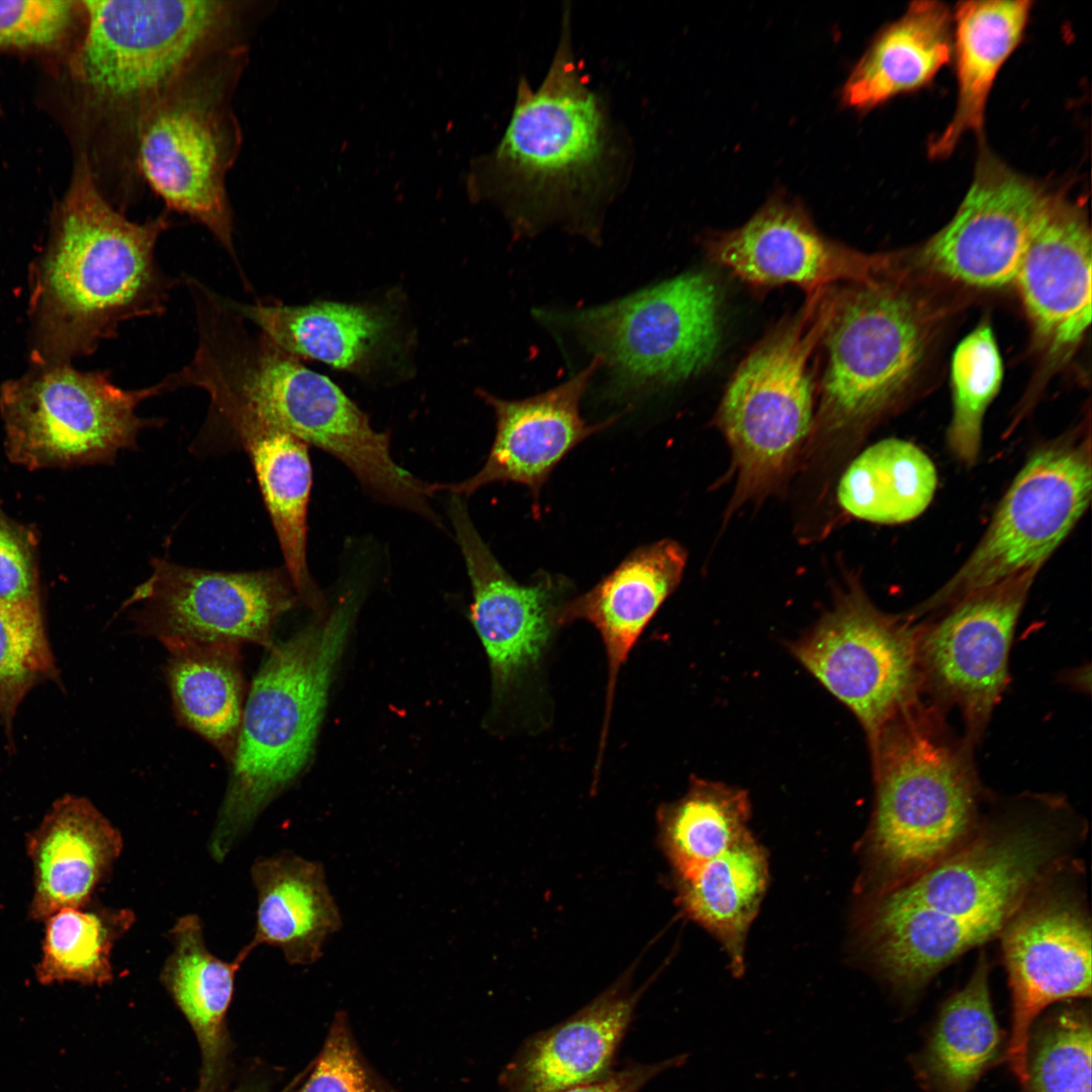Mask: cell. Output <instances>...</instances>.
Instances as JSON below:
<instances>
[{
	"instance_id": "obj_1",
	"label": "cell",
	"mask_w": 1092,
	"mask_h": 1092,
	"mask_svg": "<svg viewBox=\"0 0 1092 1092\" xmlns=\"http://www.w3.org/2000/svg\"><path fill=\"white\" fill-rule=\"evenodd\" d=\"M196 310L198 345L176 372L181 387L205 390L217 416L252 417L333 455L377 500L442 526L431 506L432 484L394 461L389 434L376 431L336 383L262 333H250L223 298L206 297Z\"/></svg>"
},
{
	"instance_id": "obj_2",
	"label": "cell",
	"mask_w": 1092,
	"mask_h": 1092,
	"mask_svg": "<svg viewBox=\"0 0 1092 1092\" xmlns=\"http://www.w3.org/2000/svg\"><path fill=\"white\" fill-rule=\"evenodd\" d=\"M76 76L105 135L111 202L146 187L136 166L144 117L205 56L252 40L271 6L259 0H86Z\"/></svg>"
},
{
	"instance_id": "obj_3",
	"label": "cell",
	"mask_w": 1092,
	"mask_h": 1092,
	"mask_svg": "<svg viewBox=\"0 0 1092 1092\" xmlns=\"http://www.w3.org/2000/svg\"><path fill=\"white\" fill-rule=\"evenodd\" d=\"M869 743L876 795L864 852L867 883L878 896L966 843L981 823L982 794L973 743L921 698Z\"/></svg>"
},
{
	"instance_id": "obj_4",
	"label": "cell",
	"mask_w": 1092,
	"mask_h": 1092,
	"mask_svg": "<svg viewBox=\"0 0 1092 1092\" xmlns=\"http://www.w3.org/2000/svg\"><path fill=\"white\" fill-rule=\"evenodd\" d=\"M169 214L128 219L81 158L41 275L44 316L68 348L90 351L119 324L164 312L173 282L155 249L171 226Z\"/></svg>"
},
{
	"instance_id": "obj_5",
	"label": "cell",
	"mask_w": 1092,
	"mask_h": 1092,
	"mask_svg": "<svg viewBox=\"0 0 1092 1092\" xmlns=\"http://www.w3.org/2000/svg\"><path fill=\"white\" fill-rule=\"evenodd\" d=\"M357 602L355 592L347 593L322 622L269 649L246 698L229 785L209 840L216 861L230 854L307 763Z\"/></svg>"
},
{
	"instance_id": "obj_6",
	"label": "cell",
	"mask_w": 1092,
	"mask_h": 1092,
	"mask_svg": "<svg viewBox=\"0 0 1092 1092\" xmlns=\"http://www.w3.org/2000/svg\"><path fill=\"white\" fill-rule=\"evenodd\" d=\"M1008 809L981 821L951 854L874 900L912 910L970 949L999 935L1026 895L1065 866L1075 827L1058 798L1028 796Z\"/></svg>"
},
{
	"instance_id": "obj_7",
	"label": "cell",
	"mask_w": 1092,
	"mask_h": 1092,
	"mask_svg": "<svg viewBox=\"0 0 1092 1092\" xmlns=\"http://www.w3.org/2000/svg\"><path fill=\"white\" fill-rule=\"evenodd\" d=\"M250 52L251 43L235 44L189 67L147 112L136 149L141 179L164 210L206 228L232 256L226 181L243 147L235 99Z\"/></svg>"
},
{
	"instance_id": "obj_8",
	"label": "cell",
	"mask_w": 1092,
	"mask_h": 1092,
	"mask_svg": "<svg viewBox=\"0 0 1092 1092\" xmlns=\"http://www.w3.org/2000/svg\"><path fill=\"white\" fill-rule=\"evenodd\" d=\"M833 305L834 298L810 303L755 347L728 384L718 422L732 451L736 502L774 486L810 430L813 395L807 364Z\"/></svg>"
},
{
	"instance_id": "obj_9",
	"label": "cell",
	"mask_w": 1092,
	"mask_h": 1092,
	"mask_svg": "<svg viewBox=\"0 0 1092 1092\" xmlns=\"http://www.w3.org/2000/svg\"><path fill=\"white\" fill-rule=\"evenodd\" d=\"M598 96L566 47L536 90L522 83L492 155L504 189L531 207L588 196L606 173L609 132Z\"/></svg>"
},
{
	"instance_id": "obj_10",
	"label": "cell",
	"mask_w": 1092,
	"mask_h": 1092,
	"mask_svg": "<svg viewBox=\"0 0 1092 1092\" xmlns=\"http://www.w3.org/2000/svg\"><path fill=\"white\" fill-rule=\"evenodd\" d=\"M179 387L174 374L140 389H122L106 374L56 366L8 382L0 410L10 461L28 469L111 461L158 421L135 414L147 398Z\"/></svg>"
},
{
	"instance_id": "obj_11",
	"label": "cell",
	"mask_w": 1092,
	"mask_h": 1092,
	"mask_svg": "<svg viewBox=\"0 0 1092 1092\" xmlns=\"http://www.w3.org/2000/svg\"><path fill=\"white\" fill-rule=\"evenodd\" d=\"M574 331L606 364L619 390L644 393L705 368L719 343V292L712 278L689 272L583 309Z\"/></svg>"
},
{
	"instance_id": "obj_12",
	"label": "cell",
	"mask_w": 1092,
	"mask_h": 1092,
	"mask_svg": "<svg viewBox=\"0 0 1092 1092\" xmlns=\"http://www.w3.org/2000/svg\"><path fill=\"white\" fill-rule=\"evenodd\" d=\"M1091 489L1089 445L1066 442L1033 453L971 555L911 617L921 618L1015 576L1036 574L1086 511Z\"/></svg>"
},
{
	"instance_id": "obj_13",
	"label": "cell",
	"mask_w": 1092,
	"mask_h": 1092,
	"mask_svg": "<svg viewBox=\"0 0 1092 1092\" xmlns=\"http://www.w3.org/2000/svg\"><path fill=\"white\" fill-rule=\"evenodd\" d=\"M918 632L908 617L880 611L852 587L788 648L850 710L870 742L922 696Z\"/></svg>"
},
{
	"instance_id": "obj_14",
	"label": "cell",
	"mask_w": 1092,
	"mask_h": 1092,
	"mask_svg": "<svg viewBox=\"0 0 1092 1092\" xmlns=\"http://www.w3.org/2000/svg\"><path fill=\"white\" fill-rule=\"evenodd\" d=\"M824 335L823 415L845 426L874 417L906 388L921 365L929 332L917 300L879 279L835 298Z\"/></svg>"
},
{
	"instance_id": "obj_15",
	"label": "cell",
	"mask_w": 1092,
	"mask_h": 1092,
	"mask_svg": "<svg viewBox=\"0 0 1092 1092\" xmlns=\"http://www.w3.org/2000/svg\"><path fill=\"white\" fill-rule=\"evenodd\" d=\"M1063 868L1026 895L999 934L1012 1010L1005 1053L1022 1086L1040 1013L1054 1003L1091 996L1090 916L1083 896L1059 883Z\"/></svg>"
},
{
	"instance_id": "obj_16",
	"label": "cell",
	"mask_w": 1092,
	"mask_h": 1092,
	"mask_svg": "<svg viewBox=\"0 0 1092 1092\" xmlns=\"http://www.w3.org/2000/svg\"><path fill=\"white\" fill-rule=\"evenodd\" d=\"M126 601L138 630L171 643H252L271 649L279 617L298 599L280 569L214 571L153 559Z\"/></svg>"
},
{
	"instance_id": "obj_17",
	"label": "cell",
	"mask_w": 1092,
	"mask_h": 1092,
	"mask_svg": "<svg viewBox=\"0 0 1092 1092\" xmlns=\"http://www.w3.org/2000/svg\"><path fill=\"white\" fill-rule=\"evenodd\" d=\"M1034 577L1023 574L974 593L919 628L921 695H930L940 711L956 708L973 744L1006 688L1013 633Z\"/></svg>"
},
{
	"instance_id": "obj_18",
	"label": "cell",
	"mask_w": 1092,
	"mask_h": 1092,
	"mask_svg": "<svg viewBox=\"0 0 1092 1092\" xmlns=\"http://www.w3.org/2000/svg\"><path fill=\"white\" fill-rule=\"evenodd\" d=\"M449 518L470 579V620L489 662L494 698L502 701L539 667L571 584L544 571L526 583L515 580L479 535L462 496L451 494Z\"/></svg>"
},
{
	"instance_id": "obj_19",
	"label": "cell",
	"mask_w": 1092,
	"mask_h": 1092,
	"mask_svg": "<svg viewBox=\"0 0 1092 1092\" xmlns=\"http://www.w3.org/2000/svg\"><path fill=\"white\" fill-rule=\"evenodd\" d=\"M1051 195L983 148L954 216L923 250L938 273L997 288L1014 282Z\"/></svg>"
},
{
	"instance_id": "obj_20",
	"label": "cell",
	"mask_w": 1092,
	"mask_h": 1092,
	"mask_svg": "<svg viewBox=\"0 0 1092 1092\" xmlns=\"http://www.w3.org/2000/svg\"><path fill=\"white\" fill-rule=\"evenodd\" d=\"M600 367L602 361L595 357L569 380L525 399L506 400L480 392L496 421L486 461L476 474L463 481L432 484L434 492L469 496L490 483L514 482L530 490L537 512L541 488L557 464L579 443L617 420L615 417L590 425L579 413L582 395Z\"/></svg>"
},
{
	"instance_id": "obj_21",
	"label": "cell",
	"mask_w": 1092,
	"mask_h": 1092,
	"mask_svg": "<svg viewBox=\"0 0 1092 1092\" xmlns=\"http://www.w3.org/2000/svg\"><path fill=\"white\" fill-rule=\"evenodd\" d=\"M708 250L714 261L749 283H791L810 292L837 281L879 280L884 269L883 259L827 239L800 207L781 200L714 238Z\"/></svg>"
},
{
	"instance_id": "obj_22",
	"label": "cell",
	"mask_w": 1092,
	"mask_h": 1092,
	"mask_svg": "<svg viewBox=\"0 0 1092 1092\" xmlns=\"http://www.w3.org/2000/svg\"><path fill=\"white\" fill-rule=\"evenodd\" d=\"M1014 283L1052 352L1081 341L1091 322V234L1079 208L1051 196Z\"/></svg>"
},
{
	"instance_id": "obj_23",
	"label": "cell",
	"mask_w": 1092,
	"mask_h": 1092,
	"mask_svg": "<svg viewBox=\"0 0 1092 1092\" xmlns=\"http://www.w3.org/2000/svg\"><path fill=\"white\" fill-rule=\"evenodd\" d=\"M687 552L661 540L631 552L589 590L567 599L558 609V627L590 623L606 651L608 681L599 755L604 752L618 675L636 642L664 601L680 582Z\"/></svg>"
},
{
	"instance_id": "obj_24",
	"label": "cell",
	"mask_w": 1092,
	"mask_h": 1092,
	"mask_svg": "<svg viewBox=\"0 0 1092 1092\" xmlns=\"http://www.w3.org/2000/svg\"><path fill=\"white\" fill-rule=\"evenodd\" d=\"M640 994L621 982L529 1037L502 1073L500 1092H563L608 1074Z\"/></svg>"
},
{
	"instance_id": "obj_25",
	"label": "cell",
	"mask_w": 1092,
	"mask_h": 1092,
	"mask_svg": "<svg viewBox=\"0 0 1092 1092\" xmlns=\"http://www.w3.org/2000/svg\"><path fill=\"white\" fill-rule=\"evenodd\" d=\"M122 848L120 831L89 800L67 795L55 802L27 839L30 917L44 922L63 908L89 904Z\"/></svg>"
},
{
	"instance_id": "obj_26",
	"label": "cell",
	"mask_w": 1092,
	"mask_h": 1092,
	"mask_svg": "<svg viewBox=\"0 0 1092 1092\" xmlns=\"http://www.w3.org/2000/svg\"><path fill=\"white\" fill-rule=\"evenodd\" d=\"M257 893L256 924L248 954L263 944L280 949L292 966H309L342 928L325 867L291 851L257 857L251 866Z\"/></svg>"
},
{
	"instance_id": "obj_27",
	"label": "cell",
	"mask_w": 1092,
	"mask_h": 1092,
	"mask_svg": "<svg viewBox=\"0 0 1092 1092\" xmlns=\"http://www.w3.org/2000/svg\"><path fill=\"white\" fill-rule=\"evenodd\" d=\"M250 456L297 597L325 614L306 562L307 508L312 481L308 446L293 435L240 414L220 416Z\"/></svg>"
},
{
	"instance_id": "obj_28",
	"label": "cell",
	"mask_w": 1092,
	"mask_h": 1092,
	"mask_svg": "<svg viewBox=\"0 0 1092 1092\" xmlns=\"http://www.w3.org/2000/svg\"><path fill=\"white\" fill-rule=\"evenodd\" d=\"M1031 2H960L952 18L958 100L946 127L928 144L934 159L948 157L968 131L981 134L989 92L1004 62L1019 43Z\"/></svg>"
},
{
	"instance_id": "obj_29",
	"label": "cell",
	"mask_w": 1092,
	"mask_h": 1092,
	"mask_svg": "<svg viewBox=\"0 0 1092 1092\" xmlns=\"http://www.w3.org/2000/svg\"><path fill=\"white\" fill-rule=\"evenodd\" d=\"M951 24L950 11L942 2H912L856 64L843 87V103L873 108L928 83L951 58Z\"/></svg>"
},
{
	"instance_id": "obj_30",
	"label": "cell",
	"mask_w": 1092,
	"mask_h": 1092,
	"mask_svg": "<svg viewBox=\"0 0 1092 1092\" xmlns=\"http://www.w3.org/2000/svg\"><path fill=\"white\" fill-rule=\"evenodd\" d=\"M226 301L286 353L296 358L318 360L342 370L363 368L381 346L389 329L385 314L364 305L334 301L297 306Z\"/></svg>"
},
{
	"instance_id": "obj_31",
	"label": "cell",
	"mask_w": 1092,
	"mask_h": 1092,
	"mask_svg": "<svg viewBox=\"0 0 1092 1092\" xmlns=\"http://www.w3.org/2000/svg\"><path fill=\"white\" fill-rule=\"evenodd\" d=\"M241 646L231 642L171 643L166 677L178 720L232 764L246 687Z\"/></svg>"
},
{
	"instance_id": "obj_32",
	"label": "cell",
	"mask_w": 1092,
	"mask_h": 1092,
	"mask_svg": "<svg viewBox=\"0 0 1092 1092\" xmlns=\"http://www.w3.org/2000/svg\"><path fill=\"white\" fill-rule=\"evenodd\" d=\"M989 963L981 953L967 984L941 1005L928 1039L913 1060L931 1092H971L998 1057L1002 1032L994 1015Z\"/></svg>"
},
{
	"instance_id": "obj_33",
	"label": "cell",
	"mask_w": 1092,
	"mask_h": 1092,
	"mask_svg": "<svg viewBox=\"0 0 1092 1092\" xmlns=\"http://www.w3.org/2000/svg\"><path fill=\"white\" fill-rule=\"evenodd\" d=\"M767 881L766 853L750 833L691 878L677 881L680 908L720 941L736 975L743 971L746 934Z\"/></svg>"
},
{
	"instance_id": "obj_34",
	"label": "cell",
	"mask_w": 1092,
	"mask_h": 1092,
	"mask_svg": "<svg viewBox=\"0 0 1092 1092\" xmlns=\"http://www.w3.org/2000/svg\"><path fill=\"white\" fill-rule=\"evenodd\" d=\"M936 485V469L926 453L908 441L888 438L851 462L837 495L841 507L858 519L899 524L926 510Z\"/></svg>"
},
{
	"instance_id": "obj_35",
	"label": "cell",
	"mask_w": 1092,
	"mask_h": 1092,
	"mask_svg": "<svg viewBox=\"0 0 1092 1092\" xmlns=\"http://www.w3.org/2000/svg\"><path fill=\"white\" fill-rule=\"evenodd\" d=\"M172 945L161 979L193 1027L205 1059L218 1052L224 1015L235 978L248 956L242 950L229 962L215 957L204 939L203 923L196 914L177 919L169 930Z\"/></svg>"
},
{
	"instance_id": "obj_36",
	"label": "cell",
	"mask_w": 1092,
	"mask_h": 1092,
	"mask_svg": "<svg viewBox=\"0 0 1092 1092\" xmlns=\"http://www.w3.org/2000/svg\"><path fill=\"white\" fill-rule=\"evenodd\" d=\"M749 817L744 790L692 778L687 793L658 813L662 847L677 881L691 878L750 833Z\"/></svg>"
},
{
	"instance_id": "obj_37",
	"label": "cell",
	"mask_w": 1092,
	"mask_h": 1092,
	"mask_svg": "<svg viewBox=\"0 0 1092 1092\" xmlns=\"http://www.w3.org/2000/svg\"><path fill=\"white\" fill-rule=\"evenodd\" d=\"M128 908L92 905L63 908L46 922L35 977L42 985L74 982L103 986L113 979L111 952L131 928Z\"/></svg>"
},
{
	"instance_id": "obj_38",
	"label": "cell",
	"mask_w": 1092,
	"mask_h": 1092,
	"mask_svg": "<svg viewBox=\"0 0 1092 1092\" xmlns=\"http://www.w3.org/2000/svg\"><path fill=\"white\" fill-rule=\"evenodd\" d=\"M1003 376L1001 354L988 324H981L957 346L950 363L952 418L947 444L967 466L978 460L984 415L998 393Z\"/></svg>"
},
{
	"instance_id": "obj_39",
	"label": "cell",
	"mask_w": 1092,
	"mask_h": 1092,
	"mask_svg": "<svg viewBox=\"0 0 1092 1092\" xmlns=\"http://www.w3.org/2000/svg\"><path fill=\"white\" fill-rule=\"evenodd\" d=\"M1092 1028L1082 1005L1062 1007L1033 1025L1024 1092H1091Z\"/></svg>"
},
{
	"instance_id": "obj_40",
	"label": "cell",
	"mask_w": 1092,
	"mask_h": 1092,
	"mask_svg": "<svg viewBox=\"0 0 1092 1092\" xmlns=\"http://www.w3.org/2000/svg\"><path fill=\"white\" fill-rule=\"evenodd\" d=\"M80 2L0 1V50L50 47L71 28Z\"/></svg>"
},
{
	"instance_id": "obj_41",
	"label": "cell",
	"mask_w": 1092,
	"mask_h": 1092,
	"mask_svg": "<svg viewBox=\"0 0 1092 1092\" xmlns=\"http://www.w3.org/2000/svg\"><path fill=\"white\" fill-rule=\"evenodd\" d=\"M48 664L39 607L0 606V686L21 682Z\"/></svg>"
},
{
	"instance_id": "obj_42",
	"label": "cell",
	"mask_w": 1092,
	"mask_h": 1092,
	"mask_svg": "<svg viewBox=\"0 0 1092 1092\" xmlns=\"http://www.w3.org/2000/svg\"><path fill=\"white\" fill-rule=\"evenodd\" d=\"M0 606L39 607L32 537L1 507Z\"/></svg>"
},
{
	"instance_id": "obj_43",
	"label": "cell",
	"mask_w": 1092,
	"mask_h": 1092,
	"mask_svg": "<svg viewBox=\"0 0 1092 1092\" xmlns=\"http://www.w3.org/2000/svg\"><path fill=\"white\" fill-rule=\"evenodd\" d=\"M298 1092H373L341 1016L336 1018L311 1074Z\"/></svg>"
},
{
	"instance_id": "obj_44",
	"label": "cell",
	"mask_w": 1092,
	"mask_h": 1092,
	"mask_svg": "<svg viewBox=\"0 0 1092 1092\" xmlns=\"http://www.w3.org/2000/svg\"><path fill=\"white\" fill-rule=\"evenodd\" d=\"M687 1060L688 1055L681 1054L651 1064L630 1063L621 1069H613L600 1079L563 1092H639L657 1075L682 1066Z\"/></svg>"
}]
</instances>
